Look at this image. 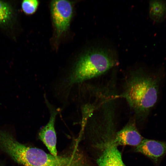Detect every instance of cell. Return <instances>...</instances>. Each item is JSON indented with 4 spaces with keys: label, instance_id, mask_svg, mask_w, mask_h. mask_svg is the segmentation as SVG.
<instances>
[{
    "label": "cell",
    "instance_id": "cell-1",
    "mask_svg": "<svg viewBox=\"0 0 166 166\" xmlns=\"http://www.w3.org/2000/svg\"><path fill=\"white\" fill-rule=\"evenodd\" d=\"M122 93L117 98L125 99L139 119L145 117L156 102L158 91L157 81L140 69L131 71L127 77Z\"/></svg>",
    "mask_w": 166,
    "mask_h": 166
},
{
    "label": "cell",
    "instance_id": "cell-2",
    "mask_svg": "<svg viewBox=\"0 0 166 166\" xmlns=\"http://www.w3.org/2000/svg\"><path fill=\"white\" fill-rule=\"evenodd\" d=\"M117 64L116 61L109 50L98 48L88 51L75 64L65 81L66 86L71 87L100 76Z\"/></svg>",
    "mask_w": 166,
    "mask_h": 166
},
{
    "label": "cell",
    "instance_id": "cell-3",
    "mask_svg": "<svg viewBox=\"0 0 166 166\" xmlns=\"http://www.w3.org/2000/svg\"><path fill=\"white\" fill-rule=\"evenodd\" d=\"M52 17L58 37L69 26L73 15L72 5L65 0H53L50 4Z\"/></svg>",
    "mask_w": 166,
    "mask_h": 166
},
{
    "label": "cell",
    "instance_id": "cell-4",
    "mask_svg": "<svg viewBox=\"0 0 166 166\" xmlns=\"http://www.w3.org/2000/svg\"><path fill=\"white\" fill-rule=\"evenodd\" d=\"M45 99L46 105L49 111L50 117L47 124L40 130L39 137L51 154L56 156H57V137L54 124L56 117L59 110L52 106L45 98Z\"/></svg>",
    "mask_w": 166,
    "mask_h": 166
},
{
    "label": "cell",
    "instance_id": "cell-5",
    "mask_svg": "<svg viewBox=\"0 0 166 166\" xmlns=\"http://www.w3.org/2000/svg\"><path fill=\"white\" fill-rule=\"evenodd\" d=\"M115 135L112 141L117 146L129 145L136 147L143 139L133 121H130Z\"/></svg>",
    "mask_w": 166,
    "mask_h": 166
},
{
    "label": "cell",
    "instance_id": "cell-6",
    "mask_svg": "<svg viewBox=\"0 0 166 166\" xmlns=\"http://www.w3.org/2000/svg\"><path fill=\"white\" fill-rule=\"evenodd\" d=\"M103 150L97 160L99 166H126L117 146L110 140L105 141L99 145Z\"/></svg>",
    "mask_w": 166,
    "mask_h": 166
},
{
    "label": "cell",
    "instance_id": "cell-7",
    "mask_svg": "<svg viewBox=\"0 0 166 166\" xmlns=\"http://www.w3.org/2000/svg\"><path fill=\"white\" fill-rule=\"evenodd\" d=\"M136 150L157 163L166 153V142L143 139Z\"/></svg>",
    "mask_w": 166,
    "mask_h": 166
},
{
    "label": "cell",
    "instance_id": "cell-8",
    "mask_svg": "<svg viewBox=\"0 0 166 166\" xmlns=\"http://www.w3.org/2000/svg\"><path fill=\"white\" fill-rule=\"evenodd\" d=\"M150 18L156 22L162 21L166 15V3L161 1H151L149 4Z\"/></svg>",
    "mask_w": 166,
    "mask_h": 166
},
{
    "label": "cell",
    "instance_id": "cell-9",
    "mask_svg": "<svg viewBox=\"0 0 166 166\" xmlns=\"http://www.w3.org/2000/svg\"><path fill=\"white\" fill-rule=\"evenodd\" d=\"M12 10L8 3L0 1V24L9 21L12 18Z\"/></svg>",
    "mask_w": 166,
    "mask_h": 166
},
{
    "label": "cell",
    "instance_id": "cell-10",
    "mask_svg": "<svg viewBox=\"0 0 166 166\" xmlns=\"http://www.w3.org/2000/svg\"><path fill=\"white\" fill-rule=\"evenodd\" d=\"M39 2L36 0H25L22 1V7L24 12L27 14L34 13L36 10Z\"/></svg>",
    "mask_w": 166,
    "mask_h": 166
}]
</instances>
